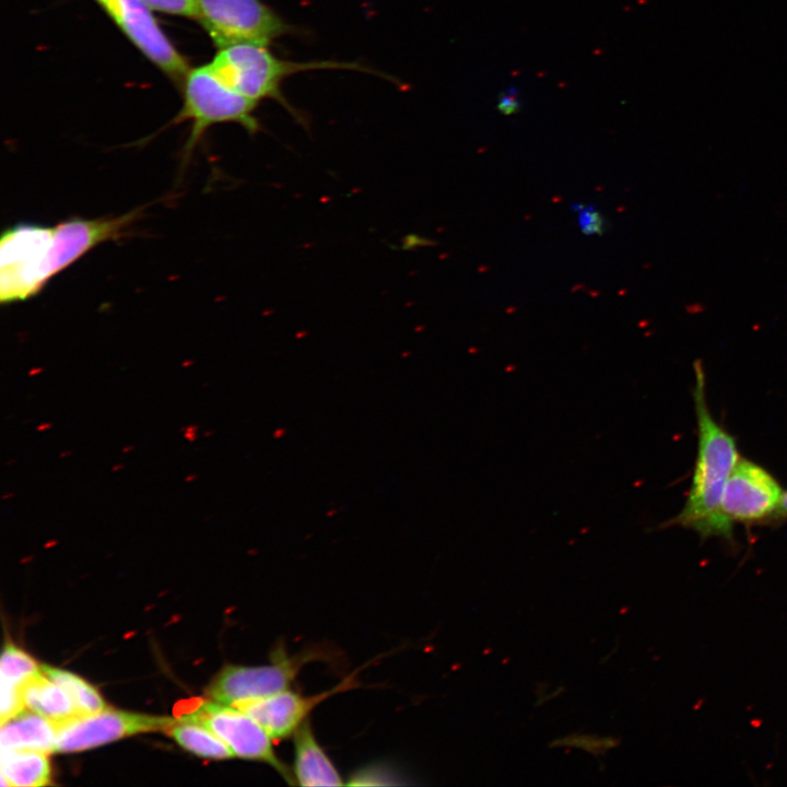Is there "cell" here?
I'll list each match as a JSON object with an SVG mask.
<instances>
[{
    "instance_id": "cell-18",
    "label": "cell",
    "mask_w": 787,
    "mask_h": 787,
    "mask_svg": "<svg viewBox=\"0 0 787 787\" xmlns=\"http://www.w3.org/2000/svg\"><path fill=\"white\" fill-rule=\"evenodd\" d=\"M40 670L70 695L79 715L92 714L106 708L98 691L79 676L48 665H40Z\"/></svg>"
},
{
    "instance_id": "cell-23",
    "label": "cell",
    "mask_w": 787,
    "mask_h": 787,
    "mask_svg": "<svg viewBox=\"0 0 787 787\" xmlns=\"http://www.w3.org/2000/svg\"><path fill=\"white\" fill-rule=\"evenodd\" d=\"M518 105L516 90L509 89L501 96L498 109L505 115H510L517 110Z\"/></svg>"
},
{
    "instance_id": "cell-27",
    "label": "cell",
    "mask_w": 787,
    "mask_h": 787,
    "mask_svg": "<svg viewBox=\"0 0 787 787\" xmlns=\"http://www.w3.org/2000/svg\"><path fill=\"white\" fill-rule=\"evenodd\" d=\"M197 478H198V474H197V473H189V474H187V475L185 477L184 480H185V482L190 483V482L196 481Z\"/></svg>"
},
{
    "instance_id": "cell-20",
    "label": "cell",
    "mask_w": 787,
    "mask_h": 787,
    "mask_svg": "<svg viewBox=\"0 0 787 787\" xmlns=\"http://www.w3.org/2000/svg\"><path fill=\"white\" fill-rule=\"evenodd\" d=\"M572 210L577 214V225L586 236L602 235L606 228V220L596 207L591 204L575 203Z\"/></svg>"
},
{
    "instance_id": "cell-15",
    "label": "cell",
    "mask_w": 787,
    "mask_h": 787,
    "mask_svg": "<svg viewBox=\"0 0 787 787\" xmlns=\"http://www.w3.org/2000/svg\"><path fill=\"white\" fill-rule=\"evenodd\" d=\"M21 693L25 708L57 725L79 715L70 695L42 671L21 686Z\"/></svg>"
},
{
    "instance_id": "cell-7",
    "label": "cell",
    "mask_w": 787,
    "mask_h": 787,
    "mask_svg": "<svg viewBox=\"0 0 787 787\" xmlns=\"http://www.w3.org/2000/svg\"><path fill=\"white\" fill-rule=\"evenodd\" d=\"M179 718L203 725L223 740L234 755L267 763L287 783L294 784L293 773L277 756L272 748V738L242 709L209 700L201 702L196 709Z\"/></svg>"
},
{
    "instance_id": "cell-2",
    "label": "cell",
    "mask_w": 787,
    "mask_h": 787,
    "mask_svg": "<svg viewBox=\"0 0 787 787\" xmlns=\"http://www.w3.org/2000/svg\"><path fill=\"white\" fill-rule=\"evenodd\" d=\"M208 66L224 84L240 95L256 102L265 98L277 101L304 127L308 125L304 114L294 108L282 93L285 79L298 72L321 69L377 73L354 62L284 60L274 56L267 46L249 43L219 48Z\"/></svg>"
},
{
    "instance_id": "cell-9",
    "label": "cell",
    "mask_w": 787,
    "mask_h": 787,
    "mask_svg": "<svg viewBox=\"0 0 787 787\" xmlns=\"http://www.w3.org/2000/svg\"><path fill=\"white\" fill-rule=\"evenodd\" d=\"M142 209L110 218H72L52 226L46 270L50 280L97 245L117 240L141 216Z\"/></svg>"
},
{
    "instance_id": "cell-5",
    "label": "cell",
    "mask_w": 787,
    "mask_h": 787,
    "mask_svg": "<svg viewBox=\"0 0 787 787\" xmlns=\"http://www.w3.org/2000/svg\"><path fill=\"white\" fill-rule=\"evenodd\" d=\"M199 22L219 48L233 44L268 46L296 33L281 15L261 0H197Z\"/></svg>"
},
{
    "instance_id": "cell-8",
    "label": "cell",
    "mask_w": 787,
    "mask_h": 787,
    "mask_svg": "<svg viewBox=\"0 0 787 787\" xmlns=\"http://www.w3.org/2000/svg\"><path fill=\"white\" fill-rule=\"evenodd\" d=\"M178 718L104 708L57 725V752H78L141 732H166Z\"/></svg>"
},
{
    "instance_id": "cell-26",
    "label": "cell",
    "mask_w": 787,
    "mask_h": 787,
    "mask_svg": "<svg viewBox=\"0 0 787 787\" xmlns=\"http://www.w3.org/2000/svg\"><path fill=\"white\" fill-rule=\"evenodd\" d=\"M52 425H54V424H52L51 422H43V423H40V424H38V425L36 426V431H37V432H45V431L51 428Z\"/></svg>"
},
{
    "instance_id": "cell-25",
    "label": "cell",
    "mask_w": 787,
    "mask_h": 787,
    "mask_svg": "<svg viewBox=\"0 0 787 787\" xmlns=\"http://www.w3.org/2000/svg\"><path fill=\"white\" fill-rule=\"evenodd\" d=\"M181 431L184 432V438L188 441L189 443H195L198 437V431L199 426L196 424H189L184 427H181Z\"/></svg>"
},
{
    "instance_id": "cell-19",
    "label": "cell",
    "mask_w": 787,
    "mask_h": 787,
    "mask_svg": "<svg viewBox=\"0 0 787 787\" xmlns=\"http://www.w3.org/2000/svg\"><path fill=\"white\" fill-rule=\"evenodd\" d=\"M40 671V665L23 649L11 643L5 644L0 663L1 684L21 688Z\"/></svg>"
},
{
    "instance_id": "cell-14",
    "label": "cell",
    "mask_w": 787,
    "mask_h": 787,
    "mask_svg": "<svg viewBox=\"0 0 787 787\" xmlns=\"http://www.w3.org/2000/svg\"><path fill=\"white\" fill-rule=\"evenodd\" d=\"M57 724L25 708L12 718L1 723V750L25 749L44 752H57Z\"/></svg>"
},
{
    "instance_id": "cell-32",
    "label": "cell",
    "mask_w": 787,
    "mask_h": 787,
    "mask_svg": "<svg viewBox=\"0 0 787 787\" xmlns=\"http://www.w3.org/2000/svg\"><path fill=\"white\" fill-rule=\"evenodd\" d=\"M14 496L13 492H7L2 495V500H10Z\"/></svg>"
},
{
    "instance_id": "cell-21",
    "label": "cell",
    "mask_w": 787,
    "mask_h": 787,
    "mask_svg": "<svg viewBox=\"0 0 787 787\" xmlns=\"http://www.w3.org/2000/svg\"><path fill=\"white\" fill-rule=\"evenodd\" d=\"M151 10L199 20L197 0H141Z\"/></svg>"
},
{
    "instance_id": "cell-10",
    "label": "cell",
    "mask_w": 787,
    "mask_h": 787,
    "mask_svg": "<svg viewBox=\"0 0 787 787\" xmlns=\"http://www.w3.org/2000/svg\"><path fill=\"white\" fill-rule=\"evenodd\" d=\"M138 49L174 79H185L188 62L173 46L141 0H96Z\"/></svg>"
},
{
    "instance_id": "cell-6",
    "label": "cell",
    "mask_w": 787,
    "mask_h": 787,
    "mask_svg": "<svg viewBox=\"0 0 787 787\" xmlns=\"http://www.w3.org/2000/svg\"><path fill=\"white\" fill-rule=\"evenodd\" d=\"M321 654L315 649L289 656L284 647H278L269 665L225 666L209 684L205 694L211 701L231 705L282 692L289 689L303 666Z\"/></svg>"
},
{
    "instance_id": "cell-3",
    "label": "cell",
    "mask_w": 787,
    "mask_h": 787,
    "mask_svg": "<svg viewBox=\"0 0 787 787\" xmlns=\"http://www.w3.org/2000/svg\"><path fill=\"white\" fill-rule=\"evenodd\" d=\"M184 80V104L175 119L176 122H192L184 148V162L190 158L207 129L215 124L235 122L250 134L261 129L255 115L258 102L228 87L208 64L190 69Z\"/></svg>"
},
{
    "instance_id": "cell-17",
    "label": "cell",
    "mask_w": 787,
    "mask_h": 787,
    "mask_svg": "<svg viewBox=\"0 0 787 787\" xmlns=\"http://www.w3.org/2000/svg\"><path fill=\"white\" fill-rule=\"evenodd\" d=\"M166 732L180 747L199 756L215 760L235 756L223 740L201 724L178 718Z\"/></svg>"
},
{
    "instance_id": "cell-16",
    "label": "cell",
    "mask_w": 787,
    "mask_h": 787,
    "mask_svg": "<svg viewBox=\"0 0 787 787\" xmlns=\"http://www.w3.org/2000/svg\"><path fill=\"white\" fill-rule=\"evenodd\" d=\"M51 767L48 754L35 750H1L2 785L37 787L50 784Z\"/></svg>"
},
{
    "instance_id": "cell-28",
    "label": "cell",
    "mask_w": 787,
    "mask_h": 787,
    "mask_svg": "<svg viewBox=\"0 0 787 787\" xmlns=\"http://www.w3.org/2000/svg\"><path fill=\"white\" fill-rule=\"evenodd\" d=\"M125 467H126L125 463L118 462V463H115V465L111 467V471H113V472H118L119 470L125 469Z\"/></svg>"
},
{
    "instance_id": "cell-4",
    "label": "cell",
    "mask_w": 787,
    "mask_h": 787,
    "mask_svg": "<svg viewBox=\"0 0 787 787\" xmlns=\"http://www.w3.org/2000/svg\"><path fill=\"white\" fill-rule=\"evenodd\" d=\"M52 226L22 223L7 228L0 242V301L35 296L49 281L46 270Z\"/></svg>"
},
{
    "instance_id": "cell-13",
    "label": "cell",
    "mask_w": 787,
    "mask_h": 787,
    "mask_svg": "<svg viewBox=\"0 0 787 787\" xmlns=\"http://www.w3.org/2000/svg\"><path fill=\"white\" fill-rule=\"evenodd\" d=\"M295 783L301 786H340V774L318 743L306 720L294 735Z\"/></svg>"
},
{
    "instance_id": "cell-12",
    "label": "cell",
    "mask_w": 787,
    "mask_h": 787,
    "mask_svg": "<svg viewBox=\"0 0 787 787\" xmlns=\"http://www.w3.org/2000/svg\"><path fill=\"white\" fill-rule=\"evenodd\" d=\"M342 689H345L344 682L334 690L315 696H303L284 690L266 697L238 701L231 705L255 719L272 739H283L296 732L316 705Z\"/></svg>"
},
{
    "instance_id": "cell-33",
    "label": "cell",
    "mask_w": 787,
    "mask_h": 787,
    "mask_svg": "<svg viewBox=\"0 0 787 787\" xmlns=\"http://www.w3.org/2000/svg\"><path fill=\"white\" fill-rule=\"evenodd\" d=\"M212 434H213L212 431H208V432H204V433H203V436H204V437H209V436H211Z\"/></svg>"
},
{
    "instance_id": "cell-24",
    "label": "cell",
    "mask_w": 787,
    "mask_h": 787,
    "mask_svg": "<svg viewBox=\"0 0 787 787\" xmlns=\"http://www.w3.org/2000/svg\"><path fill=\"white\" fill-rule=\"evenodd\" d=\"M770 519H772L774 521L787 519V491L783 492L782 498H780L775 512L771 515V517L768 518L767 521H770Z\"/></svg>"
},
{
    "instance_id": "cell-31",
    "label": "cell",
    "mask_w": 787,
    "mask_h": 787,
    "mask_svg": "<svg viewBox=\"0 0 787 787\" xmlns=\"http://www.w3.org/2000/svg\"><path fill=\"white\" fill-rule=\"evenodd\" d=\"M72 454V450H64L59 454V458H67L70 457Z\"/></svg>"
},
{
    "instance_id": "cell-29",
    "label": "cell",
    "mask_w": 787,
    "mask_h": 787,
    "mask_svg": "<svg viewBox=\"0 0 787 787\" xmlns=\"http://www.w3.org/2000/svg\"><path fill=\"white\" fill-rule=\"evenodd\" d=\"M43 371H44V369H43L42 367H34V368H32V369L28 372V375H30V376H36V375H38L39 373H42Z\"/></svg>"
},
{
    "instance_id": "cell-22",
    "label": "cell",
    "mask_w": 787,
    "mask_h": 787,
    "mask_svg": "<svg viewBox=\"0 0 787 787\" xmlns=\"http://www.w3.org/2000/svg\"><path fill=\"white\" fill-rule=\"evenodd\" d=\"M24 709L25 705L22 698L21 688L1 684V723L12 718Z\"/></svg>"
},
{
    "instance_id": "cell-11",
    "label": "cell",
    "mask_w": 787,
    "mask_h": 787,
    "mask_svg": "<svg viewBox=\"0 0 787 787\" xmlns=\"http://www.w3.org/2000/svg\"><path fill=\"white\" fill-rule=\"evenodd\" d=\"M782 495L779 483L767 470L739 458L727 480L721 510L731 522H766Z\"/></svg>"
},
{
    "instance_id": "cell-30",
    "label": "cell",
    "mask_w": 787,
    "mask_h": 787,
    "mask_svg": "<svg viewBox=\"0 0 787 787\" xmlns=\"http://www.w3.org/2000/svg\"><path fill=\"white\" fill-rule=\"evenodd\" d=\"M134 449H136V446H134V445H126L125 447H122L121 451H122L124 454H127V453H130V451H132V450H134Z\"/></svg>"
},
{
    "instance_id": "cell-1",
    "label": "cell",
    "mask_w": 787,
    "mask_h": 787,
    "mask_svg": "<svg viewBox=\"0 0 787 787\" xmlns=\"http://www.w3.org/2000/svg\"><path fill=\"white\" fill-rule=\"evenodd\" d=\"M693 369L697 456L684 506L668 525L693 529L703 538L715 536L731 541L732 522L721 510V500L727 480L740 457L733 436L710 413L701 360L694 362Z\"/></svg>"
}]
</instances>
